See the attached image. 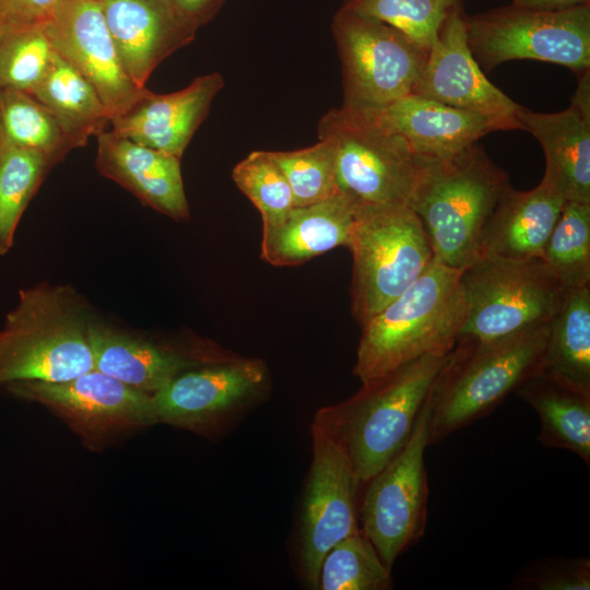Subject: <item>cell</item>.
<instances>
[{
  "label": "cell",
  "mask_w": 590,
  "mask_h": 590,
  "mask_svg": "<svg viewBox=\"0 0 590 590\" xmlns=\"http://www.w3.org/2000/svg\"><path fill=\"white\" fill-rule=\"evenodd\" d=\"M92 321L88 304L70 285L40 282L20 290L0 328V386L66 381L94 369Z\"/></svg>",
  "instance_id": "cell-1"
},
{
  "label": "cell",
  "mask_w": 590,
  "mask_h": 590,
  "mask_svg": "<svg viewBox=\"0 0 590 590\" xmlns=\"http://www.w3.org/2000/svg\"><path fill=\"white\" fill-rule=\"evenodd\" d=\"M448 354L420 356L317 411L312 423L343 447L361 483L405 446Z\"/></svg>",
  "instance_id": "cell-2"
},
{
  "label": "cell",
  "mask_w": 590,
  "mask_h": 590,
  "mask_svg": "<svg viewBox=\"0 0 590 590\" xmlns=\"http://www.w3.org/2000/svg\"><path fill=\"white\" fill-rule=\"evenodd\" d=\"M548 322L489 341L458 340L429 390V446L487 415L543 368Z\"/></svg>",
  "instance_id": "cell-3"
},
{
  "label": "cell",
  "mask_w": 590,
  "mask_h": 590,
  "mask_svg": "<svg viewBox=\"0 0 590 590\" xmlns=\"http://www.w3.org/2000/svg\"><path fill=\"white\" fill-rule=\"evenodd\" d=\"M420 160L409 208L424 228L434 260L463 270L479 258L482 228L510 186L508 175L477 143L446 158Z\"/></svg>",
  "instance_id": "cell-4"
},
{
  "label": "cell",
  "mask_w": 590,
  "mask_h": 590,
  "mask_svg": "<svg viewBox=\"0 0 590 590\" xmlns=\"http://www.w3.org/2000/svg\"><path fill=\"white\" fill-rule=\"evenodd\" d=\"M461 270L433 261L362 327L353 373L366 384L426 354H447L463 321Z\"/></svg>",
  "instance_id": "cell-5"
},
{
  "label": "cell",
  "mask_w": 590,
  "mask_h": 590,
  "mask_svg": "<svg viewBox=\"0 0 590 590\" xmlns=\"http://www.w3.org/2000/svg\"><path fill=\"white\" fill-rule=\"evenodd\" d=\"M346 247L353 257L352 314L361 327L434 261L424 228L409 206L355 209Z\"/></svg>",
  "instance_id": "cell-6"
},
{
  "label": "cell",
  "mask_w": 590,
  "mask_h": 590,
  "mask_svg": "<svg viewBox=\"0 0 590 590\" xmlns=\"http://www.w3.org/2000/svg\"><path fill=\"white\" fill-rule=\"evenodd\" d=\"M458 340L489 341L547 323L566 287L542 258L481 257L461 270Z\"/></svg>",
  "instance_id": "cell-7"
},
{
  "label": "cell",
  "mask_w": 590,
  "mask_h": 590,
  "mask_svg": "<svg viewBox=\"0 0 590 590\" xmlns=\"http://www.w3.org/2000/svg\"><path fill=\"white\" fill-rule=\"evenodd\" d=\"M319 133L337 142L338 191L355 209L409 206L421 160L403 137L373 111L329 110Z\"/></svg>",
  "instance_id": "cell-8"
},
{
  "label": "cell",
  "mask_w": 590,
  "mask_h": 590,
  "mask_svg": "<svg viewBox=\"0 0 590 590\" xmlns=\"http://www.w3.org/2000/svg\"><path fill=\"white\" fill-rule=\"evenodd\" d=\"M3 387L13 397L45 408L92 452L158 424L152 394L95 368L66 381L19 380Z\"/></svg>",
  "instance_id": "cell-9"
},
{
  "label": "cell",
  "mask_w": 590,
  "mask_h": 590,
  "mask_svg": "<svg viewBox=\"0 0 590 590\" xmlns=\"http://www.w3.org/2000/svg\"><path fill=\"white\" fill-rule=\"evenodd\" d=\"M469 48L486 71L531 59L590 70V3L565 10L508 5L465 17Z\"/></svg>",
  "instance_id": "cell-10"
},
{
  "label": "cell",
  "mask_w": 590,
  "mask_h": 590,
  "mask_svg": "<svg viewBox=\"0 0 590 590\" xmlns=\"http://www.w3.org/2000/svg\"><path fill=\"white\" fill-rule=\"evenodd\" d=\"M331 30L342 64V108L377 111L413 93L428 51L393 26L343 8Z\"/></svg>",
  "instance_id": "cell-11"
},
{
  "label": "cell",
  "mask_w": 590,
  "mask_h": 590,
  "mask_svg": "<svg viewBox=\"0 0 590 590\" xmlns=\"http://www.w3.org/2000/svg\"><path fill=\"white\" fill-rule=\"evenodd\" d=\"M428 442L425 401L405 446L370 480L361 503L362 531L391 570L396 559L420 540L427 515Z\"/></svg>",
  "instance_id": "cell-12"
},
{
  "label": "cell",
  "mask_w": 590,
  "mask_h": 590,
  "mask_svg": "<svg viewBox=\"0 0 590 590\" xmlns=\"http://www.w3.org/2000/svg\"><path fill=\"white\" fill-rule=\"evenodd\" d=\"M267 378L262 361L234 354L188 369L152 396L157 423L213 436L259 397Z\"/></svg>",
  "instance_id": "cell-13"
},
{
  "label": "cell",
  "mask_w": 590,
  "mask_h": 590,
  "mask_svg": "<svg viewBox=\"0 0 590 590\" xmlns=\"http://www.w3.org/2000/svg\"><path fill=\"white\" fill-rule=\"evenodd\" d=\"M312 459L299 526V570L307 586L318 589L321 562L328 551L357 526L358 480L343 447L312 423Z\"/></svg>",
  "instance_id": "cell-14"
},
{
  "label": "cell",
  "mask_w": 590,
  "mask_h": 590,
  "mask_svg": "<svg viewBox=\"0 0 590 590\" xmlns=\"http://www.w3.org/2000/svg\"><path fill=\"white\" fill-rule=\"evenodd\" d=\"M55 50L96 90L110 120L145 87L126 71L97 0H63L46 21Z\"/></svg>",
  "instance_id": "cell-15"
},
{
  "label": "cell",
  "mask_w": 590,
  "mask_h": 590,
  "mask_svg": "<svg viewBox=\"0 0 590 590\" xmlns=\"http://www.w3.org/2000/svg\"><path fill=\"white\" fill-rule=\"evenodd\" d=\"M413 94L500 120L510 130L520 129V105L487 80L469 48L460 5L448 15L432 44Z\"/></svg>",
  "instance_id": "cell-16"
},
{
  "label": "cell",
  "mask_w": 590,
  "mask_h": 590,
  "mask_svg": "<svg viewBox=\"0 0 590 590\" xmlns=\"http://www.w3.org/2000/svg\"><path fill=\"white\" fill-rule=\"evenodd\" d=\"M88 334L95 369L152 396L181 373L231 355L204 343L155 341L94 319Z\"/></svg>",
  "instance_id": "cell-17"
},
{
  "label": "cell",
  "mask_w": 590,
  "mask_h": 590,
  "mask_svg": "<svg viewBox=\"0 0 590 590\" xmlns=\"http://www.w3.org/2000/svg\"><path fill=\"white\" fill-rule=\"evenodd\" d=\"M122 64L140 87L198 31L170 0H97Z\"/></svg>",
  "instance_id": "cell-18"
},
{
  "label": "cell",
  "mask_w": 590,
  "mask_h": 590,
  "mask_svg": "<svg viewBox=\"0 0 590 590\" xmlns=\"http://www.w3.org/2000/svg\"><path fill=\"white\" fill-rule=\"evenodd\" d=\"M223 87L217 72L197 76L185 88L168 94H156L145 86L125 113L110 120V130L181 158Z\"/></svg>",
  "instance_id": "cell-19"
},
{
  "label": "cell",
  "mask_w": 590,
  "mask_h": 590,
  "mask_svg": "<svg viewBox=\"0 0 590 590\" xmlns=\"http://www.w3.org/2000/svg\"><path fill=\"white\" fill-rule=\"evenodd\" d=\"M97 137V172L131 192L142 204L176 221L188 220L179 157L137 143L111 130Z\"/></svg>",
  "instance_id": "cell-20"
},
{
  "label": "cell",
  "mask_w": 590,
  "mask_h": 590,
  "mask_svg": "<svg viewBox=\"0 0 590 590\" xmlns=\"http://www.w3.org/2000/svg\"><path fill=\"white\" fill-rule=\"evenodd\" d=\"M373 113L422 160L446 158L491 132L510 130L500 120L413 93Z\"/></svg>",
  "instance_id": "cell-21"
},
{
  "label": "cell",
  "mask_w": 590,
  "mask_h": 590,
  "mask_svg": "<svg viewBox=\"0 0 590 590\" xmlns=\"http://www.w3.org/2000/svg\"><path fill=\"white\" fill-rule=\"evenodd\" d=\"M564 203V198L544 178L528 191L509 186L482 228L479 258L543 259Z\"/></svg>",
  "instance_id": "cell-22"
},
{
  "label": "cell",
  "mask_w": 590,
  "mask_h": 590,
  "mask_svg": "<svg viewBox=\"0 0 590 590\" xmlns=\"http://www.w3.org/2000/svg\"><path fill=\"white\" fill-rule=\"evenodd\" d=\"M517 120L544 151L543 178L565 201L590 204V115L571 104L553 114L520 106Z\"/></svg>",
  "instance_id": "cell-23"
},
{
  "label": "cell",
  "mask_w": 590,
  "mask_h": 590,
  "mask_svg": "<svg viewBox=\"0 0 590 590\" xmlns=\"http://www.w3.org/2000/svg\"><path fill=\"white\" fill-rule=\"evenodd\" d=\"M355 208L342 193L293 206L278 224L262 226L261 258L275 267H294L346 246Z\"/></svg>",
  "instance_id": "cell-24"
},
{
  "label": "cell",
  "mask_w": 590,
  "mask_h": 590,
  "mask_svg": "<svg viewBox=\"0 0 590 590\" xmlns=\"http://www.w3.org/2000/svg\"><path fill=\"white\" fill-rule=\"evenodd\" d=\"M515 392L536 412L542 445L569 450L590 463V392L543 369L528 377Z\"/></svg>",
  "instance_id": "cell-25"
},
{
  "label": "cell",
  "mask_w": 590,
  "mask_h": 590,
  "mask_svg": "<svg viewBox=\"0 0 590 590\" xmlns=\"http://www.w3.org/2000/svg\"><path fill=\"white\" fill-rule=\"evenodd\" d=\"M56 117L73 149L86 145L110 123V114L93 85L56 50L33 91Z\"/></svg>",
  "instance_id": "cell-26"
},
{
  "label": "cell",
  "mask_w": 590,
  "mask_h": 590,
  "mask_svg": "<svg viewBox=\"0 0 590 590\" xmlns=\"http://www.w3.org/2000/svg\"><path fill=\"white\" fill-rule=\"evenodd\" d=\"M542 369L590 392V285L566 287L548 321Z\"/></svg>",
  "instance_id": "cell-27"
},
{
  "label": "cell",
  "mask_w": 590,
  "mask_h": 590,
  "mask_svg": "<svg viewBox=\"0 0 590 590\" xmlns=\"http://www.w3.org/2000/svg\"><path fill=\"white\" fill-rule=\"evenodd\" d=\"M0 138L55 165L73 150L54 114L34 95L13 88H0Z\"/></svg>",
  "instance_id": "cell-28"
},
{
  "label": "cell",
  "mask_w": 590,
  "mask_h": 590,
  "mask_svg": "<svg viewBox=\"0 0 590 590\" xmlns=\"http://www.w3.org/2000/svg\"><path fill=\"white\" fill-rule=\"evenodd\" d=\"M54 166L42 153L0 138V256L12 248L24 211Z\"/></svg>",
  "instance_id": "cell-29"
},
{
  "label": "cell",
  "mask_w": 590,
  "mask_h": 590,
  "mask_svg": "<svg viewBox=\"0 0 590 590\" xmlns=\"http://www.w3.org/2000/svg\"><path fill=\"white\" fill-rule=\"evenodd\" d=\"M54 55L46 22H0V88L32 94L48 71Z\"/></svg>",
  "instance_id": "cell-30"
},
{
  "label": "cell",
  "mask_w": 590,
  "mask_h": 590,
  "mask_svg": "<svg viewBox=\"0 0 590 590\" xmlns=\"http://www.w3.org/2000/svg\"><path fill=\"white\" fill-rule=\"evenodd\" d=\"M391 588V570L361 529L334 544L321 562L318 577L320 590Z\"/></svg>",
  "instance_id": "cell-31"
},
{
  "label": "cell",
  "mask_w": 590,
  "mask_h": 590,
  "mask_svg": "<svg viewBox=\"0 0 590 590\" xmlns=\"http://www.w3.org/2000/svg\"><path fill=\"white\" fill-rule=\"evenodd\" d=\"M543 260L565 287L590 285V204L565 201Z\"/></svg>",
  "instance_id": "cell-32"
},
{
  "label": "cell",
  "mask_w": 590,
  "mask_h": 590,
  "mask_svg": "<svg viewBox=\"0 0 590 590\" xmlns=\"http://www.w3.org/2000/svg\"><path fill=\"white\" fill-rule=\"evenodd\" d=\"M269 152L288 181L294 206L319 202L339 192L337 142L331 134L319 133V142L308 148Z\"/></svg>",
  "instance_id": "cell-33"
},
{
  "label": "cell",
  "mask_w": 590,
  "mask_h": 590,
  "mask_svg": "<svg viewBox=\"0 0 590 590\" xmlns=\"http://www.w3.org/2000/svg\"><path fill=\"white\" fill-rule=\"evenodd\" d=\"M460 0H343V9L376 19L429 50L439 30Z\"/></svg>",
  "instance_id": "cell-34"
},
{
  "label": "cell",
  "mask_w": 590,
  "mask_h": 590,
  "mask_svg": "<svg viewBox=\"0 0 590 590\" xmlns=\"http://www.w3.org/2000/svg\"><path fill=\"white\" fill-rule=\"evenodd\" d=\"M233 180L261 214L263 226L280 223L294 206L291 187L269 151H252L233 169Z\"/></svg>",
  "instance_id": "cell-35"
},
{
  "label": "cell",
  "mask_w": 590,
  "mask_h": 590,
  "mask_svg": "<svg viewBox=\"0 0 590 590\" xmlns=\"http://www.w3.org/2000/svg\"><path fill=\"white\" fill-rule=\"evenodd\" d=\"M518 586L535 590H589V558H551L536 562L520 576Z\"/></svg>",
  "instance_id": "cell-36"
},
{
  "label": "cell",
  "mask_w": 590,
  "mask_h": 590,
  "mask_svg": "<svg viewBox=\"0 0 590 590\" xmlns=\"http://www.w3.org/2000/svg\"><path fill=\"white\" fill-rule=\"evenodd\" d=\"M63 0H3L0 22L8 24L46 22Z\"/></svg>",
  "instance_id": "cell-37"
},
{
  "label": "cell",
  "mask_w": 590,
  "mask_h": 590,
  "mask_svg": "<svg viewBox=\"0 0 590 590\" xmlns=\"http://www.w3.org/2000/svg\"><path fill=\"white\" fill-rule=\"evenodd\" d=\"M179 13L199 30L220 11L225 0H170Z\"/></svg>",
  "instance_id": "cell-38"
},
{
  "label": "cell",
  "mask_w": 590,
  "mask_h": 590,
  "mask_svg": "<svg viewBox=\"0 0 590 590\" xmlns=\"http://www.w3.org/2000/svg\"><path fill=\"white\" fill-rule=\"evenodd\" d=\"M590 0H514L512 4L535 10H565L589 3Z\"/></svg>",
  "instance_id": "cell-39"
},
{
  "label": "cell",
  "mask_w": 590,
  "mask_h": 590,
  "mask_svg": "<svg viewBox=\"0 0 590 590\" xmlns=\"http://www.w3.org/2000/svg\"><path fill=\"white\" fill-rule=\"evenodd\" d=\"M3 0H0V2H2Z\"/></svg>",
  "instance_id": "cell-40"
}]
</instances>
